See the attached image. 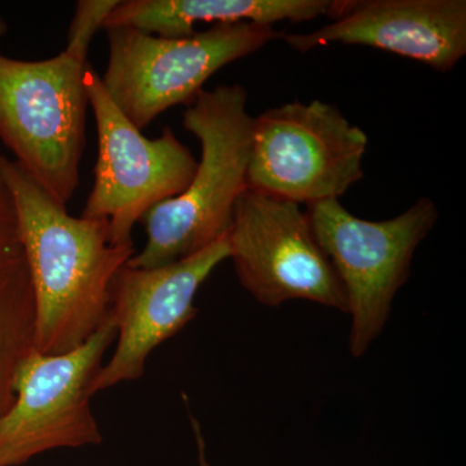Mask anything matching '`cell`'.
<instances>
[{
	"label": "cell",
	"mask_w": 466,
	"mask_h": 466,
	"mask_svg": "<svg viewBox=\"0 0 466 466\" xmlns=\"http://www.w3.org/2000/svg\"><path fill=\"white\" fill-rule=\"evenodd\" d=\"M306 213L345 290L350 354L361 358L388 323L417 248L437 225L440 210L431 198H421L400 216L380 222L355 217L339 200L309 205Z\"/></svg>",
	"instance_id": "5"
},
{
	"label": "cell",
	"mask_w": 466,
	"mask_h": 466,
	"mask_svg": "<svg viewBox=\"0 0 466 466\" xmlns=\"http://www.w3.org/2000/svg\"><path fill=\"white\" fill-rule=\"evenodd\" d=\"M108 33V64L100 76L118 109L139 130L173 106H188L218 70L283 36L272 25L218 24L183 38L134 27Z\"/></svg>",
	"instance_id": "4"
},
{
	"label": "cell",
	"mask_w": 466,
	"mask_h": 466,
	"mask_svg": "<svg viewBox=\"0 0 466 466\" xmlns=\"http://www.w3.org/2000/svg\"><path fill=\"white\" fill-rule=\"evenodd\" d=\"M112 315L84 345L64 354L33 349L14 377L15 400L0 417V466H18L57 449L96 446L91 383L116 339Z\"/></svg>",
	"instance_id": "8"
},
{
	"label": "cell",
	"mask_w": 466,
	"mask_h": 466,
	"mask_svg": "<svg viewBox=\"0 0 466 466\" xmlns=\"http://www.w3.org/2000/svg\"><path fill=\"white\" fill-rule=\"evenodd\" d=\"M183 125L198 137L201 158L186 191L143 217L147 242L128 265H170L225 238L236 202L248 189L254 116L241 85L202 90L183 113Z\"/></svg>",
	"instance_id": "2"
},
{
	"label": "cell",
	"mask_w": 466,
	"mask_h": 466,
	"mask_svg": "<svg viewBox=\"0 0 466 466\" xmlns=\"http://www.w3.org/2000/svg\"><path fill=\"white\" fill-rule=\"evenodd\" d=\"M228 258V238L225 236L207 249L170 265L137 268L127 263L116 275L110 300L116 349L92 381V395L139 380L153 350L183 330L198 315L196 294Z\"/></svg>",
	"instance_id": "10"
},
{
	"label": "cell",
	"mask_w": 466,
	"mask_h": 466,
	"mask_svg": "<svg viewBox=\"0 0 466 466\" xmlns=\"http://www.w3.org/2000/svg\"><path fill=\"white\" fill-rule=\"evenodd\" d=\"M227 238L242 288L262 305L300 299L348 314L341 281L300 205L248 188L236 202Z\"/></svg>",
	"instance_id": "9"
},
{
	"label": "cell",
	"mask_w": 466,
	"mask_h": 466,
	"mask_svg": "<svg viewBox=\"0 0 466 466\" xmlns=\"http://www.w3.org/2000/svg\"><path fill=\"white\" fill-rule=\"evenodd\" d=\"M367 134L321 100L254 118L248 188L297 205L339 200L364 177Z\"/></svg>",
	"instance_id": "6"
},
{
	"label": "cell",
	"mask_w": 466,
	"mask_h": 466,
	"mask_svg": "<svg viewBox=\"0 0 466 466\" xmlns=\"http://www.w3.org/2000/svg\"><path fill=\"white\" fill-rule=\"evenodd\" d=\"M35 300L14 198L0 175V417L15 400L14 377L34 349Z\"/></svg>",
	"instance_id": "13"
},
{
	"label": "cell",
	"mask_w": 466,
	"mask_h": 466,
	"mask_svg": "<svg viewBox=\"0 0 466 466\" xmlns=\"http://www.w3.org/2000/svg\"><path fill=\"white\" fill-rule=\"evenodd\" d=\"M84 64L0 54V140L43 191L66 207L79 186L88 103Z\"/></svg>",
	"instance_id": "3"
},
{
	"label": "cell",
	"mask_w": 466,
	"mask_h": 466,
	"mask_svg": "<svg viewBox=\"0 0 466 466\" xmlns=\"http://www.w3.org/2000/svg\"><path fill=\"white\" fill-rule=\"evenodd\" d=\"M329 24L288 34L293 50L364 46L419 61L446 73L466 55V0H332Z\"/></svg>",
	"instance_id": "11"
},
{
	"label": "cell",
	"mask_w": 466,
	"mask_h": 466,
	"mask_svg": "<svg viewBox=\"0 0 466 466\" xmlns=\"http://www.w3.org/2000/svg\"><path fill=\"white\" fill-rule=\"evenodd\" d=\"M85 84L96 121L99 156L81 217L106 220L113 242L133 244L135 223L156 205L182 195L198 161L171 128L156 139L144 137L113 103L90 66Z\"/></svg>",
	"instance_id": "7"
},
{
	"label": "cell",
	"mask_w": 466,
	"mask_h": 466,
	"mask_svg": "<svg viewBox=\"0 0 466 466\" xmlns=\"http://www.w3.org/2000/svg\"><path fill=\"white\" fill-rule=\"evenodd\" d=\"M8 33V24L7 21L5 20V17L0 14V43H2L3 38H5V34Z\"/></svg>",
	"instance_id": "16"
},
{
	"label": "cell",
	"mask_w": 466,
	"mask_h": 466,
	"mask_svg": "<svg viewBox=\"0 0 466 466\" xmlns=\"http://www.w3.org/2000/svg\"><path fill=\"white\" fill-rule=\"evenodd\" d=\"M191 425L193 434H195L196 447H198V466H211L208 464L207 458V443H205L204 434H202V429L200 422L198 419L191 416Z\"/></svg>",
	"instance_id": "15"
},
{
	"label": "cell",
	"mask_w": 466,
	"mask_h": 466,
	"mask_svg": "<svg viewBox=\"0 0 466 466\" xmlns=\"http://www.w3.org/2000/svg\"><path fill=\"white\" fill-rule=\"evenodd\" d=\"M119 0H79L67 33L64 54L87 64L88 48L95 34L106 25V18Z\"/></svg>",
	"instance_id": "14"
},
{
	"label": "cell",
	"mask_w": 466,
	"mask_h": 466,
	"mask_svg": "<svg viewBox=\"0 0 466 466\" xmlns=\"http://www.w3.org/2000/svg\"><path fill=\"white\" fill-rule=\"evenodd\" d=\"M35 300L34 349L64 354L84 345L109 318L118 272L135 256L116 244L106 220L76 218L43 191L15 159L0 156Z\"/></svg>",
	"instance_id": "1"
},
{
	"label": "cell",
	"mask_w": 466,
	"mask_h": 466,
	"mask_svg": "<svg viewBox=\"0 0 466 466\" xmlns=\"http://www.w3.org/2000/svg\"><path fill=\"white\" fill-rule=\"evenodd\" d=\"M330 5L332 0H124L106 18L104 29L127 26L183 38L195 34L198 24L305 23L327 16Z\"/></svg>",
	"instance_id": "12"
}]
</instances>
